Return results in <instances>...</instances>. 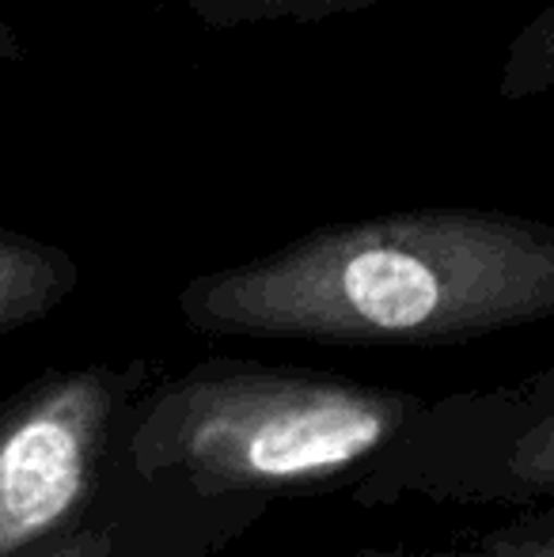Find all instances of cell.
I'll list each match as a JSON object with an SVG mask.
<instances>
[{"label":"cell","mask_w":554,"mask_h":557,"mask_svg":"<svg viewBox=\"0 0 554 557\" xmlns=\"http://www.w3.org/2000/svg\"><path fill=\"white\" fill-rule=\"evenodd\" d=\"M175 304L206 337L464 345L554 319V224L482 206L392 209L198 273Z\"/></svg>","instance_id":"6da1fadb"},{"label":"cell","mask_w":554,"mask_h":557,"mask_svg":"<svg viewBox=\"0 0 554 557\" xmlns=\"http://www.w3.org/2000/svg\"><path fill=\"white\" fill-rule=\"evenodd\" d=\"M426 398L308 368L209 357L160 375L122 436V470L201 505L255 508L361 474L399 447Z\"/></svg>","instance_id":"7a4b0ae2"},{"label":"cell","mask_w":554,"mask_h":557,"mask_svg":"<svg viewBox=\"0 0 554 557\" xmlns=\"http://www.w3.org/2000/svg\"><path fill=\"white\" fill-rule=\"evenodd\" d=\"M160 368L145 357L50 368L0 398V557L73 535L122 478L130 413Z\"/></svg>","instance_id":"3957f363"},{"label":"cell","mask_w":554,"mask_h":557,"mask_svg":"<svg viewBox=\"0 0 554 557\" xmlns=\"http://www.w3.org/2000/svg\"><path fill=\"white\" fill-rule=\"evenodd\" d=\"M255 516V508L201 505L152 490L122 470L107 505L84 528L27 557H201Z\"/></svg>","instance_id":"277c9868"},{"label":"cell","mask_w":554,"mask_h":557,"mask_svg":"<svg viewBox=\"0 0 554 557\" xmlns=\"http://www.w3.org/2000/svg\"><path fill=\"white\" fill-rule=\"evenodd\" d=\"M81 285V265L58 243L0 227V342L42 323Z\"/></svg>","instance_id":"5b68a950"},{"label":"cell","mask_w":554,"mask_h":557,"mask_svg":"<svg viewBox=\"0 0 554 557\" xmlns=\"http://www.w3.org/2000/svg\"><path fill=\"white\" fill-rule=\"evenodd\" d=\"M213 30L259 27V23H323L334 15L365 12L387 0H178Z\"/></svg>","instance_id":"8992f818"},{"label":"cell","mask_w":554,"mask_h":557,"mask_svg":"<svg viewBox=\"0 0 554 557\" xmlns=\"http://www.w3.org/2000/svg\"><path fill=\"white\" fill-rule=\"evenodd\" d=\"M554 91V0L540 8L525 27L505 46L502 81L497 96L502 99H535Z\"/></svg>","instance_id":"52a82bcc"},{"label":"cell","mask_w":554,"mask_h":557,"mask_svg":"<svg viewBox=\"0 0 554 557\" xmlns=\"http://www.w3.org/2000/svg\"><path fill=\"white\" fill-rule=\"evenodd\" d=\"M547 395V406L520 429L509 447V470L517 482L540 493H554V391Z\"/></svg>","instance_id":"ba28073f"},{"label":"cell","mask_w":554,"mask_h":557,"mask_svg":"<svg viewBox=\"0 0 554 557\" xmlns=\"http://www.w3.org/2000/svg\"><path fill=\"white\" fill-rule=\"evenodd\" d=\"M456 557H554V528H505Z\"/></svg>","instance_id":"9c48e42d"},{"label":"cell","mask_w":554,"mask_h":557,"mask_svg":"<svg viewBox=\"0 0 554 557\" xmlns=\"http://www.w3.org/2000/svg\"><path fill=\"white\" fill-rule=\"evenodd\" d=\"M23 58H27V42H23L20 30L0 15V65H15V61H23Z\"/></svg>","instance_id":"30bf717a"},{"label":"cell","mask_w":554,"mask_h":557,"mask_svg":"<svg viewBox=\"0 0 554 557\" xmlns=\"http://www.w3.org/2000/svg\"><path fill=\"white\" fill-rule=\"evenodd\" d=\"M357 557H456V550H448V554H403V550H365V554H357Z\"/></svg>","instance_id":"8fae6325"},{"label":"cell","mask_w":554,"mask_h":557,"mask_svg":"<svg viewBox=\"0 0 554 557\" xmlns=\"http://www.w3.org/2000/svg\"><path fill=\"white\" fill-rule=\"evenodd\" d=\"M532 387H540V391H554V364H551V368H543V372L535 375Z\"/></svg>","instance_id":"7c38bea8"}]
</instances>
